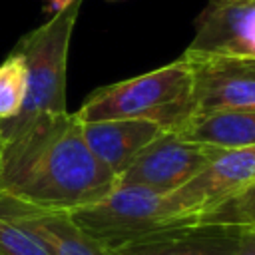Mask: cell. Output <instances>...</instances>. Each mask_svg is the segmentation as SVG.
<instances>
[{
    "label": "cell",
    "mask_w": 255,
    "mask_h": 255,
    "mask_svg": "<svg viewBox=\"0 0 255 255\" xmlns=\"http://www.w3.org/2000/svg\"><path fill=\"white\" fill-rule=\"evenodd\" d=\"M0 197L40 211H72L108 195L118 177L90 151L74 114L0 122Z\"/></svg>",
    "instance_id": "6da1fadb"
},
{
    "label": "cell",
    "mask_w": 255,
    "mask_h": 255,
    "mask_svg": "<svg viewBox=\"0 0 255 255\" xmlns=\"http://www.w3.org/2000/svg\"><path fill=\"white\" fill-rule=\"evenodd\" d=\"M191 114L193 70L183 56L151 72L98 88L74 112L80 124L145 120L163 131H177Z\"/></svg>",
    "instance_id": "7a4b0ae2"
},
{
    "label": "cell",
    "mask_w": 255,
    "mask_h": 255,
    "mask_svg": "<svg viewBox=\"0 0 255 255\" xmlns=\"http://www.w3.org/2000/svg\"><path fill=\"white\" fill-rule=\"evenodd\" d=\"M64 213L104 251L197 225L199 215L179 191L159 193L133 185H116L102 199Z\"/></svg>",
    "instance_id": "3957f363"
},
{
    "label": "cell",
    "mask_w": 255,
    "mask_h": 255,
    "mask_svg": "<svg viewBox=\"0 0 255 255\" xmlns=\"http://www.w3.org/2000/svg\"><path fill=\"white\" fill-rule=\"evenodd\" d=\"M84 0L72 2L62 12L52 14V18L28 32L20 44L18 52L26 60L28 70V90L26 100L14 124L30 122L48 114H64L66 110V70L68 52L72 42V32L80 14Z\"/></svg>",
    "instance_id": "277c9868"
},
{
    "label": "cell",
    "mask_w": 255,
    "mask_h": 255,
    "mask_svg": "<svg viewBox=\"0 0 255 255\" xmlns=\"http://www.w3.org/2000/svg\"><path fill=\"white\" fill-rule=\"evenodd\" d=\"M219 151L217 147L185 141L175 131H163L118 175L116 185L171 193L193 179Z\"/></svg>",
    "instance_id": "5b68a950"
},
{
    "label": "cell",
    "mask_w": 255,
    "mask_h": 255,
    "mask_svg": "<svg viewBox=\"0 0 255 255\" xmlns=\"http://www.w3.org/2000/svg\"><path fill=\"white\" fill-rule=\"evenodd\" d=\"M193 70V114L255 112V70L243 60L181 54Z\"/></svg>",
    "instance_id": "8992f818"
},
{
    "label": "cell",
    "mask_w": 255,
    "mask_h": 255,
    "mask_svg": "<svg viewBox=\"0 0 255 255\" xmlns=\"http://www.w3.org/2000/svg\"><path fill=\"white\" fill-rule=\"evenodd\" d=\"M185 54L255 58V0L211 2Z\"/></svg>",
    "instance_id": "52a82bcc"
},
{
    "label": "cell",
    "mask_w": 255,
    "mask_h": 255,
    "mask_svg": "<svg viewBox=\"0 0 255 255\" xmlns=\"http://www.w3.org/2000/svg\"><path fill=\"white\" fill-rule=\"evenodd\" d=\"M245 227L187 225L110 249L106 255H233Z\"/></svg>",
    "instance_id": "ba28073f"
},
{
    "label": "cell",
    "mask_w": 255,
    "mask_h": 255,
    "mask_svg": "<svg viewBox=\"0 0 255 255\" xmlns=\"http://www.w3.org/2000/svg\"><path fill=\"white\" fill-rule=\"evenodd\" d=\"M90 151L118 177L163 129L145 120H104L80 124Z\"/></svg>",
    "instance_id": "9c48e42d"
},
{
    "label": "cell",
    "mask_w": 255,
    "mask_h": 255,
    "mask_svg": "<svg viewBox=\"0 0 255 255\" xmlns=\"http://www.w3.org/2000/svg\"><path fill=\"white\" fill-rule=\"evenodd\" d=\"M255 179V145L243 149H221L193 179L175 189L199 213ZM199 217V215H197Z\"/></svg>",
    "instance_id": "30bf717a"
},
{
    "label": "cell",
    "mask_w": 255,
    "mask_h": 255,
    "mask_svg": "<svg viewBox=\"0 0 255 255\" xmlns=\"http://www.w3.org/2000/svg\"><path fill=\"white\" fill-rule=\"evenodd\" d=\"M0 209L34 235L50 255H106L64 211H40L0 197Z\"/></svg>",
    "instance_id": "8fae6325"
},
{
    "label": "cell",
    "mask_w": 255,
    "mask_h": 255,
    "mask_svg": "<svg viewBox=\"0 0 255 255\" xmlns=\"http://www.w3.org/2000/svg\"><path fill=\"white\" fill-rule=\"evenodd\" d=\"M181 139L217 147L243 149L255 145V112L191 114L175 131Z\"/></svg>",
    "instance_id": "7c38bea8"
},
{
    "label": "cell",
    "mask_w": 255,
    "mask_h": 255,
    "mask_svg": "<svg viewBox=\"0 0 255 255\" xmlns=\"http://www.w3.org/2000/svg\"><path fill=\"white\" fill-rule=\"evenodd\" d=\"M197 223L253 227L255 225V179L227 193L215 203L207 205L199 213Z\"/></svg>",
    "instance_id": "4fadbf2b"
},
{
    "label": "cell",
    "mask_w": 255,
    "mask_h": 255,
    "mask_svg": "<svg viewBox=\"0 0 255 255\" xmlns=\"http://www.w3.org/2000/svg\"><path fill=\"white\" fill-rule=\"evenodd\" d=\"M28 70L24 56L14 50L0 64V122L14 120L26 100Z\"/></svg>",
    "instance_id": "5bb4252c"
},
{
    "label": "cell",
    "mask_w": 255,
    "mask_h": 255,
    "mask_svg": "<svg viewBox=\"0 0 255 255\" xmlns=\"http://www.w3.org/2000/svg\"><path fill=\"white\" fill-rule=\"evenodd\" d=\"M0 255H50V251L0 209Z\"/></svg>",
    "instance_id": "9a60e30c"
},
{
    "label": "cell",
    "mask_w": 255,
    "mask_h": 255,
    "mask_svg": "<svg viewBox=\"0 0 255 255\" xmlns=\"http://www.w3.org/2000/svg\"><path fill=\"white\" fill-rule=\"evenodd\" d=\"M233 255H255V225L245 227V231L241 235V241H239Z\"/></svg>",
    "instance_id": "2e32d148"
},
{
    "label": "cell",
    "mask_w": 255,
    "mask_h": 255,
    "mask_svg": "<svg viewBox=\"0 0 255 255\" xmlns=\"http://www.w3.org/2000/svg\"><path fill=\"white\" fill-rule=\"evenodd\" d=\"M72 2H76V0H48V8L56 14V12H62L64 8H68Z\"/></svg>",
    "instance_id": "e0dca14e"
},
{
    "label": "cell",
    "mask_w": 255,
    "mask_h": 255,
    "mask_svg": "<svg viewBox=\"0 0 255 255\" xmlns=\"http://www.w3.org/2000/svg\"><path fill=\"white\" fill-rule=\"evenodd\" d=\"M237 60H239V58H237ZM243 62H245L251 70H255V58H247V60H243Z\"/></svg>",
    "instance_id": "ac0fdd59"
},
{
    "label": "cell",
    "mask_w": 255,
    "mask_h": 255,
    "mask_svg": "<svg viewBox=\"0 0 255 255\" xmlns=\"http://www.w3.org/2000/svg\"><path fill=\"white\" fill-rule=\"evenodd\" d=\"M0 169H2V131H0Z\"/></svg>",
    "instance_id": "d6986e66"
},
{
    "label": "cell",
    "mask_w": 255,
    "mask_h": 255,
    "mask_svg": "<svg viewBox=\"0 0 255 255\" xmlns=\"http://www.w3.org/2000/svg\"><path fill=\"white\" fill-rule=\"evenodd\" d=\"M213 4H221V2H231V0H211Z\"/></svg>",
    "instance_id": "ffe728a7"
}]
</instances>
